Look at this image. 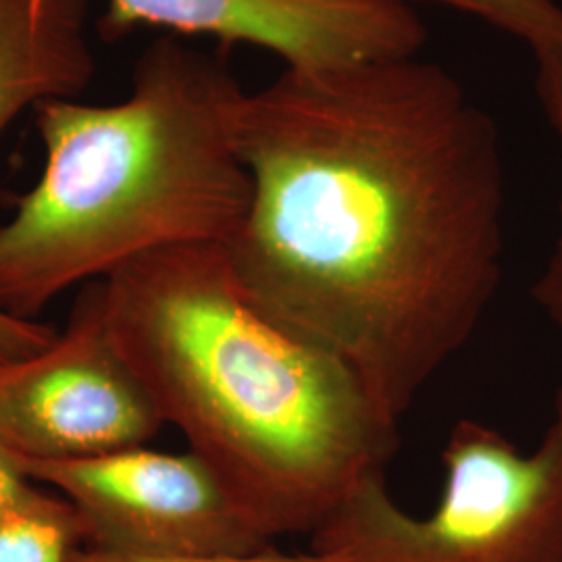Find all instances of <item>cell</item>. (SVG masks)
<instances>
[{"mask_svg":"<svg viewBox=\"0 0 562 562\" xmlns=\"http://www.w3.org/2000/svg\"><path fill=\"white\" fill-rule=\"evenodd\" d=\"M250 202L225 244L250 299L334 350L401 423L503 278L498 127L438 63L292 69L244 92Z\"/></svg>","mask_w":562,"mask_h":562,"instance_id":"obj_1","label":"cell"},{"mask_svg":"<svg viewBox=\"0 0 562 562\" xmlns=\"http://www.w3.org/2000/svg\"><path fill=\"white\" fill-rule=\"evenodd\" d=\"M102 283L123 359L267 540L313 533L385 464L398 425L350 364L241 288L225 244H183Z\"/></svg>","mask_w":562,"mask_h":562,"instance_id":"obj_2","label":"cell"},{"mask_svg":"<svg viewBox=\"0 0 562 562\" xmlns=\"http://www.w3.org/2000/svg\"><path fill=\"white\" fill-rule=\"evenodd\" d=\"M241 97L222 63L167 36L125 101L42 102L41 178L0 225V311L38 322L63 292L146 252L227 244L250 202Z\"/></svg>","mask_w":562,"mask_h":562,"instance_id":"obj_3","label":"cell"},{"mask_svg":"<svg viewBox=\"0 0 562 562\" xmlns=\"http://www.w3.org/2000/svg\"><path fill=\"white\" fill-rule=\"evenodd\" d=\"M442 464L431 515L404 510L385 473H373L311 533V552L336 562H562V383L531 452L462 419Z\"/></svg>","mask_w":562,"mask_h":562,"instance_id":"obj_4","label":"cell"},{"mask_svg":"<svg viewBox=\"0 0 562 562\" xmlns=\"http://www.w3.org/2000/svg\"><path fill=\"white\" fill-rule=\"evenodd\" d=\"M162 425L113 340L101 280L81 285L69 322L46 350L0 361V446L20 461L136 448Z\"/></svg>","mask_w":562,"mask_h":562,"instance_id":"obj_5","label":"cell"},{"mask_svg":"<svg viewBox=\"0 0 562 562\" xmlns=\"http://www.w3.org/2000/svg\"><path fill=\"white\" fill-rule=\"evenodd\" d=\"M74 504L90 546L136 557H246L273 542L194 452L144 446L67 461H20Z\"/></svg>","mask_w":562,"mask_h":562,"instance_id":"obj_6","label":"cell"},{"mask_svg":"<svg viewBox=\"0 0 562 562\" xmlns=\"http://www.w3.org/2000/svg\"><path fill=\"white\" fill-rule=\"evenodd\" d=\"M142 25L252 44L292 69L413 57L427 41L419 15L390 0H109L104 36Z\"/></svg>","mask_w":562,"mask_h":562,"instance_id":"obj_7","label":"cell"},{"mask_svg":"<svg viewBox=\"0 0 562 562\" xmlns=\"http://www.w3.org/2000/svg\"><path fill=\"white\" fill-rule=\"evenodd\" d=\"M86 20L88 0H0V140L27 109L88 88L97 60Z\"/></svg>","mask_w":562,"mask_h":562,"instance_id":"obj_8","label":"cell"},{"mask_svg":"<svg viewBox=\"0 0 562 562\" xmlns=\"http://www.w3.org/2000/svg\"><path fill=\"white\" fill-rule=\"evenodd\" d=\"M86 527L74 504L42 487L0 517V562H71Z\"/></svg>","mask_w":562,"mask_h":562,"instance_id":"obj_9","label":"cell"},{"mask_svg":"<svg viewBox=\"0 0 562 562\" xmlns=\"http://www.w3.org/2000/svg\"><path fill=\"white\" fill-rule=\"evenodd\" d=\"M408 4V0H390ZM454 7L522 41L536 60H562V7L557 0H423Z\"/></svg>","mask_w":562,"mask_h":562,"instance_id":"obj_10","label":"cell"},{"mask_svg":"<svg viewBox=\"0 0 562 562\" xmlns=\"http://www.w3.org/2000/svg\"><path fill=\"white\" fill-rule=\"evenodd\" d=\"M536 88L546 120L561 144L562 155V60H538ZM531 294L543 315L562 331V196L559 236L550 252V259L543 267L542 276L531 288Z\"/></svg>","mask_w":562,"mask_h":562,"instance_id":"obj_11","label":"cell"},{"mask_svg":"<svg viewBox=\"0 0 562 562\" xmlns=\"http://www.w3.org/2000/svg\"><path fill=\"white\" fill-rule=\"evenodd\" d=\"M71 562H336L322 554H281L276 548L246 557H136L90 546L78 550Z\"/></svg>","mask_w":562,"mask_h":562,"instance_id":"obj_12","label":"cell"},{"mask_svg":"<svg viewBox=\"0 0 562 562\" xmlns=\"http://www.w3.org/2000/svg\"><path fill=\"white\" fill-rule=\"evenodd\" d=\"M59 331L48 323L13 317L0 311V361L34 357L46 350Z\"/></svg>","mask_w":562,"mask_h":562,"instance_id":"obj_13","label":"cell"},{"mask_svg":"<svg viewBox=\"0 0 562 562\" xmlns=\"http://www.w3.org/2000/svg\"><path fill=\"white\" fill-rule=\"evenodd\" d=\"M36 482L27 477L20 459L0 446V517L36 492Z\"/></svg>","mask_w":562,"mask_h":562,"instance_id":"obj_14","label":"cell"}]
</instances>
